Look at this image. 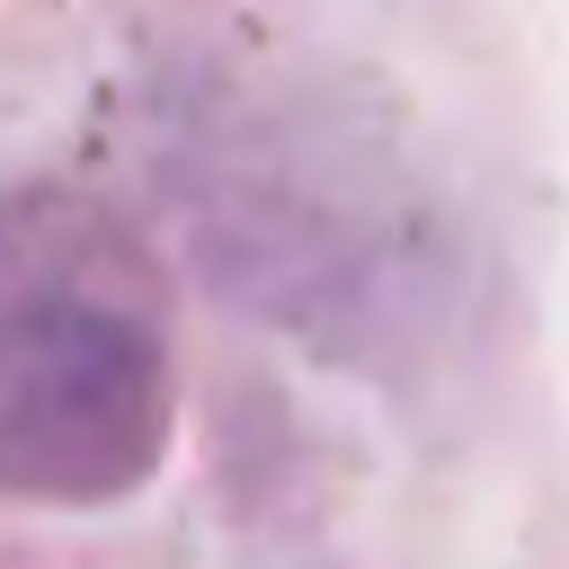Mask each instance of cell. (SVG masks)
Wrapping results in <instances>:
<instances>
[{
	"label": "cell",
	"instance_id": "obj_1",
	"mask_svg": "<svg viewBox=\"0 0 569 569\" xmlns=\"http://www.w3.org/2000/svg\"><path fill=\"white\" fill-rule=\"evenodd\" d=\"M169 196L204 293L329 365L427 347L453 302V231L400 142L338 98L204 107L169 151Z\"/></svg>",
	"mask_w": 569,
	"mask_h": 569
},
{
	"label": "cell",
	"instance_id": "obj_2",
	"mask_svg": "<svg viewBox=\"0 0 569 569\" xmlns=\"http://www.w3.org/2000/svg\"><path fill=\"white\" fill-rule=\"evenodd\" d=\"M178 436L169 293L124 213L80 187H0V498L116 507Z\"/></svg>",
	"mask_w": 569,
	"mask_h": 569
}]
</instances>
